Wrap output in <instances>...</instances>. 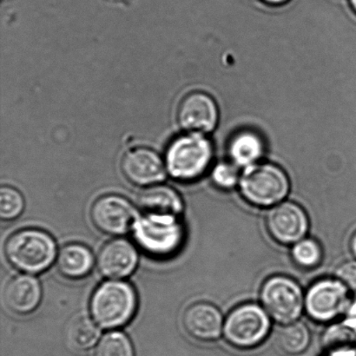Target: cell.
<instances>
[{
	"label": "cell",
	"mask_w": 356,
	"mask_h": 356,
	"mask_svg": "<svg viewBox=\"0 0 356 356\" xmlns=\"http://www.w3.org/2000/svg\"><path fill=\"white\" fill-rule=\"evenodd\" d=\"M7 261L14 268L27 274L47 270L57 257V244L50 234L40 229L17 230L5 245Z\"/></svg>",
	"instance_id": "cell-1"
},
{
	"label": "cell",
	"mask_w": 356,
	"mask_h": 356,
	"mask_svg": "<svg viewBox=\"0 0 356 356\" xmlns=\"http://www.w3.org/2000/svg\"><path fill=\"white\" fill-rule=\"evenodd\" d=\"M238 187L244 200L251 205L271 208L285 201L291 181L281 167L258 162L243 169Z\"/></svg>",
	"instance_id": "cell-2"
},
{
	"label": "cell",
	"mask_w": 356,
	"mask_h": 356,
	"mask_svg": "<svg viewBox=\"0 0 356 356\" xmlns=\"http://www.w3.org/2000/svg\"><path fill=\"white\" fill-rule=\"evenodd\" d=\"M138 309V296L130 284L108 281L99 286L90 299L94 321L106 330L127 325Z\"/></svg>",
	"instance_id": "cell-3"
},
{
	"label": "cell",
	"mask_w": 356,
	"mask_h": 356,
	"mask_svg": "<svg viewBox=\"0 0 356 356\" xmlns=\"http://www.w3.org/2000/svg\"><path fill=\"white\" fill-rule=\"evenodd\" d=\"M214 149L204 134L188 132L170 143L166 152V168L175 179H198L211 165Z\"/></svg>",
	"instance_id": "cell-4"
},
{
	"label": "cell",
	"mask_w": 356,
	"mask_h": 356,
	"mask_svg": "<svg viewBox=\"0 0 356 356\" xmlns=\"http://www.w3.org/2000/svg\"><path fill=\"white\" fill-rule=\"evenodd\" d=\"M134 229L138 246L155 258L174 256L185 240L184 226L177 216L143 214Z\"/></svg>",
	"instance_id": "cell-5"
},
{
	"label": "cell",
	"mask_w": 356,
	"mask_h": 356,
	"mask_svg": "<svg viewBox=\"0 0 356 356\" xmlns=\"http://www.w3.org/2000/svg\"><path fill=\"white\" fill-rule=\"evenodd\" d=\"M271 327V317L264 307L247 302L236 307L227 316L222 336L233 347L250 350L267 339Z\"/></svg>",
	"instance_id": "cell-6"
},
{
	"label": "cell",
	"mask_w": 356,
	"mask_h": 356,
	"mask_svg": "<svg viewBox=\"0 0 356 356\" xmlns=\"http://www.w3.org/2000/svg\"><path fill=\"white\" fill-rule=\"evenodd\" d=\"M260 301L271 319L282 325L299 321L305 310V293L287 275L268 278L261 285Z\"/></svg>",
	"instance_id": "cell-7"
},
{
	"label": "cell",
	"mask_w": 356,
	"mask_h": 356,
	"mask_svg": "<svg viewBox=\"0 0 356 356\" xmlns=\"http://www.w3.org/2000/svg\"><path fill=\"white\" fill-rule=\"evenodd\" d=\"M350 289L337 278H323L305 293V312L318 323H330L344 316L352 300Z\"/></svg>",
	"instance_id": "cell-8"
},
{
	"label": "cell",
	"mask_w": 356,
	"mask_h": 356,
	"mask_svg": "<svg viewBox=\"0 0 356 356\" xmlns=\"http://www.w3.org/2000/svg\"><path fill=\"white\" fill-rule=\"evenodd\" d=\"M90 220L97 230L109 236H122L134 229L137 220L134 206L120 195H104L90 209Z\"/></svg>",
	"instance_id": "cell-9"
},
{
	"label": "cell",
	"mask_w": 356,
	"mask_h": 356,
	"mask_svg": "<svg viewBox=\"0 0 356 356\" xmlns=\"http://www.w3.org/2000/svg\"><path fill=\"white\" fill-rule=\"evenodd\" d=\"M266 226L272 238L284 245H293L306 237L309 219L305 209L291 201H284L270 208Z\"/></svg>",
	"instance_id": "cell-10"
},
{
	"label": "cell",
	"mask_w": 356,
	"mask_h": 356,
	"mask_svg": "<svg viewBox=\"0 0 356 356\" xmlns=\"http://www.w3.org/2000/svg\"><path fill=\"white\" fill-rule=\"evenodd\" d=\"M177 120L180 127L188 132L209 134L218 124V104L207 93L191 92L181 101Z\"/></svg>",
	"instance_id": "cell-11"
},
{
	"label": "cell",
	"mask_w": 356,
	"mask_h": 356,
	"mask_svg": "<svg viewBox=\"0 0 356 356\" xmlns=\"http://www.w3.org/2000/svg\"><path fill=\"white\" fill-rule=\"evenodd\" d=\"M121 170L127 181L139 187L152 186L165 177L163 160L148 148H135L125 153Z\"/></svg>",
	"instance_id": "cell-12"
},
{
	"label": "cell",
	"mask_w": 356,
	"mask_h": 356,
	"mask_svg": "<svg viewBox=\"0 0 356 356\" xmlns=\"http://www.w3.org/2000/svg\"><path fill=\"white\" fill-rule=\"evenodd\" d=\"M138 264L135 246L127 240L114 239L106 243L97 256L100 274L110 279H122L134 273Z\"/></svg>",
	"instance_id": "cell-13"
},
{
	"label": "cell",
	"mask_w": 356,
	"mask_h": 356,
	"mask_svg": "<svg viewBox=\"0 0 356 356\" xmlns=\"http://www.w3.org/2000/svg\"><path fill=\"white\" fill-rule=\"evenodd\" d=\"M225 318L218 307L206 302L188 306L183 316V326L188 336L201 341L218 340L222 334Z\"/></svg>",
	"instance_id": "cell-14"
},
{
	"label": "cell",
	"mask_w": 356,
	"mask_h": 356,
	"mask_svg": "<svg viewBox=\"0 0 356 356\" xmlns=\"http://www.w3.org/2000/svg\"><path fill=\"white\" fill-rule=\"evenodd\" d=\"M42 288L38 279L29 275H19L7 282L3 291L6 308L16 315L33 313L40 305Z\"/></svg>",
	"instance_id": "cell-15"
},
{
	"label": "cell",
	"mask_w": 356,
	"mask_h": 356,
	"mask_svg": "<svg viewBox=\"0 0 356 356\" xmlns=\"http://www.w3.org/2000/svg\"><path fill=\"white\" fill-rule=\"evenodd\" d=\"M138 204L143 214L179 216L184 209L180 195L165 185L145 188L138 195Z\"/></svg>",
	"instance_id": "cell-16"
},
{
	"label": "cell",
	"mask_w": 356,
	"mask_h": 356,
	"mask_svg": "<svg viewBox=\"0 0 356 356\" xmlns=\"http://www.w3.org/2000/svg\"><path fill=\"white\" fill-rule=\"evenodd\" d=\"M94 257L88 247L81 243H68L62 248L57 257V268L63 277L79 280L92 271Z\"/></svg>",
	"instance_id": "cell-17"
},
{
	"label": "cell",
	"mask_w": 356,
	"mask_h": 356,
	"mask_svg": "<svg viewBox=\"0 0 356 356\" xmlns=\"http://www.w3.org/2000/svg\"><path fill=\"white\" fill-rule=\"evenodd\" d=\"M264 139L257 132L243 131L232 138L229 155L232 162L238 167L246 168L260 161L264 155Z\"/></svg>",
	"instance_id": "cell-18"
},
{
	"label": "cell",
	"mask_w": 356,
	"mask_h": 356,
	"mask_svg": "<svg viewBox=\"0 0 356 356\" xmlns=\"http://www.w3.org/2000/svg\"><path fill=\"white\" fill-rule=\"evenodd\" d=\"M312 334L305 323L296 322L282 325L277 334V343L284 353L298 355L309 348Z\"/></svg>",
	"instance_id": "cell-19"
},
{
	"label": "cell",
	"mask_w": 356,
	"mask_h": 356,
	"mask_svg": "<svg viewBox=\"0 0 356 356\" xmlns=\"http://www.w3.org/2000/svg\"><path fill=\"white\" fill-rule=\"evenodd\" d=\"M67 337L72 347L76 350L86 351L95 346L99 339L100 330L89 317L80 316L70 324Z\"/></svg>",
	"instance_id": "cell-20"
},
{
	"label": "cell",
	"mask_w": 356,
	"mask_h": 356,
	"mask_svg": "<svg viewBox=\"0 0 356 356\" xmlns=\"http://www.w3.org/2000/svg\"><path fill=\"white\" fill-rule=\"evenodd\" d=\"M324 352L334 350L356 351V327L345 322L333 323L323 336Z\"/></svg>",
	"instance_id": "cell-21"
},
{
	"label": "cell",
	"mask_w": 356,
	"mask_h": 356,
	"mask_svg": "<svg viewBox=\"0 0 356 356\" xmlns=\"http://www.w3.org/2000/svg\"><path fill=\"white\" fill-rule=\"evenodd\" d=\"M291 257L298 266L303 268H314L322 263L323 251L316 240L305 237L293 244Z\"/></svg>",
	"instance_id": "cell-22"
},
{
	"label": "cell",
	"mask_w": 356,
	"mask_h": 356,
	"mask_svg": "<svg viewBox=\"0 0 356 356\" xmlns=\"http://www.w3.org/2000/svg\"><path fill=\"white\" fill-rule=\"evenodd\" d=\"M95 356H135L130 338L122 332L108 333L96 348Z\"/></svg>",
	"instance_id": "cell-23"
},
{
	"label": "cell",
	"mask_w": 356,
	"mask_h": 356,
	"mask_svg": "<svg viewBox=\"0 0 356 356\" xmlns=\"http://www.w3.org/2000/svg\"><path fill=\"white\" fill-rule=\"evenodd\" d=\"M24 209L22 194L15 188L2 186L0 191V218L10 222L19 218Z\"/></svg>",
	"instance_id": "cell-24"
},
{
	"label": "cell",
	"mask_w": 356,
	"mask_h": 356,
	"mask_svg": "<svg viewBox=\"0 0 356 356\" xmlns=\"http://www.w3.org/2000/svg\"><path fill=\"white\" fill-rule=\"evenodd\" d=\"M241 177L239 167L233 162L216 163L211 172V179L216 187L229 191L238 186Z\"/></svg>",
	"instance_id": "cell-25"
},
{
	"label": "cell",
	"mask_w": 356,
	"mask_h": 356,
	"mask_svg": "<svg viewBox=\"0 0 356 356\" xmlns=\"http://www.w3.org/2000/svg\"><path fill=\"white\" fill-rule=\"evenodd\" d=\"M336 278L350 291H356V259L339 265L336 270Z\"/></svg>",
	"instance_id": "cell-26"
},
{
	"label": "cell",
	"mask_w": 356,
	"mask_h": 356,
	"mask_svg": "<svg viewBox=\"0 0 356 356\" xmlns=\"http://www.w3.org/2000/svg\"><path fill=\"white\" fill-rule=\"evenodd\" d=\"M345 322L356 327V301H352L344 315Z\"/></svg>",
	"instance_id": "cell-27"
},
{
	"label": "cell",
	"mask_w": 356,
	"mask_h": 356,
	"mask_svg": "<svg viewBox=\"0 0 356 356\" xmlns=\"http://www.w3.org/2000/svg\"><path fill=\"white\" fill-rule=\"evenodd\" d=\"M323 356H356L355 350H334L324 352Z\"/></svg>",
	"instance_id": "cell-28"
},
{
	"label": "cell",
	"mask_w": 356,
	"mask_h": 356,
	"mask_svg": "<svg viewBox=\"0 0 356 356\" xmlns=\"http://www.w3.org/2000/svg\"><path fill=\"white\" fill-rule=\"evenodd\" d=\"M263 1L271 6H281L288 3L289 0H263Z\"/></svg>",
	"instance_id": "cell-29"
},
{
	"label": "cell",
	"mask_w": 356,
	"mask_h": 356,
	"mask_svg": "<svg viewBox=\"0 0 356 356\" xmlns=\"http://www.w3.org/2000/svg\"><path fill=\"white\" fill-rule=\"evenodd\" d=\"M350 249L352 254H353V256L356 259V232L354 234V236L352 237L350 241Z\"/></svg>",
	"instance_id": "cell-30"
},
{
	"label": "cell",
	"mask_w": 356,
	"mask_h": 356,
	"mask_svg": "<svg viewBox=\"0 0 356 356\" xmlns=\"http://www.w3.org/2000/svg\"><path fill=\"white\" fill-rule=\"evenodd\" d=\"M350 5L352 6V8L354 9L355 12L356 13V0H350Z\"/></svg>",
	"instance_id": "cell-31"
}]
</instances>
